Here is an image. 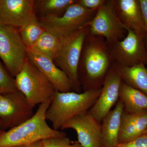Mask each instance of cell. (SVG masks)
<instances>
[{"label": "cell", "instance_id": "obj_1", "mask_svg": "<svg viewBox=\"0 0 147 147\" xmlns=\"http://www.w3.org/2000/svg\"><path fill=\"white\" fill-rule=\"evenodd\" d=\"M113 63L105 38L92 35L89 32L83 44L77 70L83 92L101 89Z\"/></svg>", "mask_w": 147, "mask_h": 147}, {"label": "cell", "instance_id": "obj_2", "mask_svg": "<svg viewBox=\"0 0 147 147\" xmlns=\"http://www.w3.org/2000/svg\"><path fill=\"white\" fill-rule=\"evenodd\" d=\"M97 90L83 92H55L45 114L47 121L53 128L59 130L71 119L88 113L94 104L101 92Z\"/></svg>", "mask_w": 147, "mask_h": 147}, {"label": "cell", "instance_id": "obj_3", "mask_svg": "<svg viewBox=\"0 0 147 147\" xmlns=\"http://www.w3.org/2000/svg\"><path fill=\"white\" fill-rule=\"evenodd\" d=\"M51 99L39 105L33 116L21 124L0 135V147H14L30 144L51 137L66 135L56 130L47 123L45 114Z\"/></svg>", "mask_w": 147, "mask_h": 147}, {"label": "cell", "instance_id": "obj_4", "mask_svg": "<svg viewBox=\"0 0 147 147\" xmlns=\"http://www.w3.org/2000/svg\"><path fill=\"white\" fill-rule=\"evenodd\" d=\"M88 33V27L84 25L60 37L59 50L53 61L68 77L72 91L78 93L83 91L78 80L77 70L83 44Z\"/></svg>", "mask_w": 147, "mask_h": 147}, {"label": "cell", "instance_id": "obj_5", "mask_svg": "<svg viewBox=\"0 0 147 147\" xmlns=\"http://www.w3.org/2000/svg\"><path fill=\"white\" fill-rule=\"evenodd\" d=\"M15 80L17 90L23 94L33 109L51 99L56 92L46 76L28 58Z\"/></svg>", "mask_w": 147, "mask_h": 147}, {"label": "cell", "instance_id": "obj_6", "mask_svg": "<svg viewBox=\"0 0 147 147\" xmlns=\"http://www.w3.org/2000/svg\"><path fill=\"white\" fill-rule=\"evenodd\" d=\"M19 28L0 24V59L11 76L16 77L28 59V48Z\"/></svg>", "mask_w": 147, "mask_h": 147}, {"label": "cell", "instance_id": "obj_7", "mask_svg": "<svg viewBox=\"0 0 147 147\" xmlns=\"http://www.w3.org/2000/svg\"><path fill=\"white\" fill-rule=\"evenodd\" d=\"M126 35L119 41L108 44L114 63L129 67L147 65V40L144 36L125 28Z\"/></svg>", "mask_w": 147, "mask_h": 147}, {"label": "cell", "instance_id": "obj_8", "mask_svg": "<svg viewBox=\"0 0 147 147\" xmlns=\"http://www.w3.org/2000/svg\"><path fill=\"white\" fill-rule=\"evenodd\" d=\"M85 25L88 27L90 34L103 37L108 44L121 40L127 33L117 15L115 0H106L93 18Z\"/></svg>", "mask_w": 147, "mask_h": 147}, {"label": "cell", "instance_id": "obj_9", "mask_svg": "<svg viewBox=\"0 0 147 147\" xmlns=\"http://www.w3.org/2000/svg\"><path fill=\"white\" fill-rule=\"evenodd\" d=\"M96 11L84 8L76 1L62 16L38 19L46 31L60 38L84 26L93 18Z\"/></svg>", "mask_w": 147, "mask_h": 147}, {"label": "cell", "instance_id": "obj_10", "mask_svg": "<svg viewBox=\"0 0 147 147\" xmlns=\"http://www.w3.org/2000/svg\"><path fill=\"white\" fill-rule=\"evenodd\" d=\"M122 81L112 66L105 76L98 98L88 112L100 123L118 101Z\"/></svg>", "mask_w": 147, "mask_h": 147}, {"label": "cell", "instance_id": "obj_11", "mask_svg": "<svg viewBox=\"0 0 147 147\" xmlns=\"http://www.w3.org/2000/svg\"><path fill=\"white\" fill-rule=\"evenodd\" d=\"M34 114L21 92L16 90L0 94V117L12 128L28 120Z\"/></svg>", "mask_w": 147, "mask_h": 147}, {"label": "cell", "instance_id": "obj_12", "mask_svg": "<svg viewBox=\"0 0 147 147\" xmlns=\"http://www.w3.org/2000/svg\"><path fill=\"white\" fill-rule=\"evenodd\" d=\"M71 129L76 131L78 142L83 147H102L101 123L88 113L71 119L61 129Z\"/></svg>", "mask_w": 147, "mask_h": 147}, {"label": "cell", "instance_id": "obj_13", "mask_svg": "<svg viewBox=\"0 0 147 147\" xmlns=\"http://www.w3.org/2000/svg\"><path fill=\"white\" fill-rule=\"evenodd\" d=\"M34 0H0V24L20 28L34 13Z\"/></svg>", "mask_w": 147, "mask_h": 147}, {"label": "cell", "instance_id": "obj_14", "mask_svg": "<svg viewBox=\"0 0 147 147\" xmlns=\"http://www.w3.org/2000/svg\"><path fill=\"white\" fill-rule=\"evenodd\" d=\"M28 58L53 85L56 91H72L70 81L63 71L58 68L53 60L36 51L28 49Z\"/></svg>", "mask_w": 147, "mask_h": 147}, {"label": "cell", "instance_id": "obj_15", "mask_svg": "<svg viewBox=\"0 0 147 147\" xmlns=\"http://www.w3.org/2000/svg\"><path fill=\"white\" fill-rule=\"evenodd\" d=\"M116 13L125 27L146 36L139 0H115Z\"/></svg>", "mask_w": 147, "mask_h": 147}, {"label": "cell", "instance_id": "obj_16", "mask_svg": "<svg viewBox=\"0 0 147 147\" xmlns=\"http://www.w3.org/2000/svg\"><path fill=\"white\" fill-rule=\"evenodd\" d=\"M147 127V111L129 113L124 111L121 119L119 144L132 141L144 134Z\"/></svg>", "mask_w": 147, "mask_h": 147}, {"label": "cell", "instance_id": "obj_17", "mask_svg": "<svg viewBox=\"0 0 147 147\" xmlns=\"http://www.w3.org/2000/svg\"><path fill=\"white\" fill-rule=\"evenodd\" d=\"M123 110V103L119 100L115 108L108 113L101 122L102 147H116L119 144L121 119Z\"/></svg>", "mask_w": 147, "mask_h": 147}, {"label": "cell", "instance_id": "obj_18", "mask_svg": "<svg viewBox=\"0 0 147 147\" xmlns=\"http://www.w3.org/2000/svg\"><path fill=\"white\" fill-rule=\"evenodd\" d=\"M113 66L123 82L147 96V67L145 65L127 67L113 63Z\"/></svg>", "mask_w": 147, "mask_h": 147}, {"label": "cell", "instance_id": "obj_19", "mask_svg": "<svg viewBox=\"0 0 147 147\" xmlns=\"http://www.w3.org/2000/svg\"><path fill=\"white\" fill-rule=\"evenodd\" d=\"M119 100L123 105L124 111L136 113L147 111V96L144 94L122 81Z\"/></svg>", "mask_w": 147, "mask_h": 147}, {"label": "cell", "instance_id": "obj_20", "mask_svg": "<svg viewBox=\"0 0 147 147\" xmlns=\"http://www.w3.org/2000/svg\"><path fill=\"white\" fill-rule=\"evenodd\" d=\"M76 0H34V9L38 18L62 16Z\"/></svg>", "mask_w": 147, "mask_h": 147}, {"label": "cell", "instance_id": "obj_21", "mask_svg": "<svg viewBox=\"0 0 147 147\" xmlns=\"http://www.w3.org/2000/svg\"><path fill=\"white\" fill-rule=\"evenodd\" d=\"M60 47L59 38L46 31L30 49L54 61Z\"/></svg>", "mask_w": 147, "mask_h": 147}, {"label": "cell", "instance_id": "obj_22", "mask_svg": "<svg viewBox=\"0 0 147 147\" xmlns=\"http://www.w3.org/2000/svg\"><path fill=\"white\" fill-rule=\"evenodd\" d=\"M18 29L22 40L28 49L31 48L46 31L34 13L28 22Z\"/></svg>", "mask_w": 147, "mask_h": 147}, {"label": "cell", "instance_id": "obj_23", "mask_svg": "<svg viewBox=\"0 0 147 147\" xmlns=\"http://www.w3.org/2000/svg\"><path fill=\"white\" fill-rule=\"evenodd\" d=\"M7 73L0 62V94L12 92L17 90L15 79Z\"/></svg>", "mask_w": 147, "mask_h": 147}, {"label": "cell", "instance_id": "obj_24", "mask_svg": "<svg viewBox=\"0 0 147 147\" xmlns=\"http://www.w3.org/2000/svg\"><path fill=\"white\" fill-rule=\"evenodd\" d=\"M42 147H83L78 141L71 142L66 135L42 140Z\"/></svg>", "mask_w": 147, "mask_h": 147}, {"label": "cell", "instance_id": "obj_25", "mask_svg": "<svg viewBox=\"0 0 147 147\" xmlns=\"http://www.w3.org/2000/svg\"><path fill=\"white\" fill-rule=\"evenodd\" d=\"M106 0H76V2L84 8L91 11H97Z\"/></svg>", "mask_w": 147, "mask_h": 147}, {"label": "cell", "instance_id": "obj_26", "mask_svg": "<svg viewBox=\"0 0 147 147\" xmlns=\"http://www.w3.org/2000/svg\"><path fill=\"white\" fill-rule=\"evenodd\" d=\"M116 147H147V134H143L127 143L119 144Z\"/></svg>", "mask_w": 147, "mask_h": 147}, {"label": "cell", "instance_id": "obj_27", "mask_svg": "<svg viewBox=\"0 0 147 147\" xmlns=\"http://www.w3.org/2000/svg\"><path fill=\"white\" fill-rule=\"evenodd\" d=\"M147 40V0H139Z\"/></svg>", "mask_w": 147, "mask_h": 147}, {"label": "cell", "instance_id": "obj_28", "mask_svg": "<svg viewBox=\"0 0 147 147\" xmlns=\"http://www.w3.org/2000/svg\"><path fill=\"white\" fill-rule=\"evenodd\" d=\"M14 147H42V141H38L30 144L21 145Z\"/></svg>", "mask_w": 147, "mask_h": 147}, {"label": "cell", "instance_id": "obj_29", "mask_svg": "<svg viewBox=\"0 0 147 147\" xmlns=\"http://www.w3.org/2000/svg\"><path fill=\"white\" fill-rule=\"evenodd\" d=\"M144 134H147V127L144 132Z\"/></svg>", "mask_w": 147, "mask_h": 147}]
</instances>
